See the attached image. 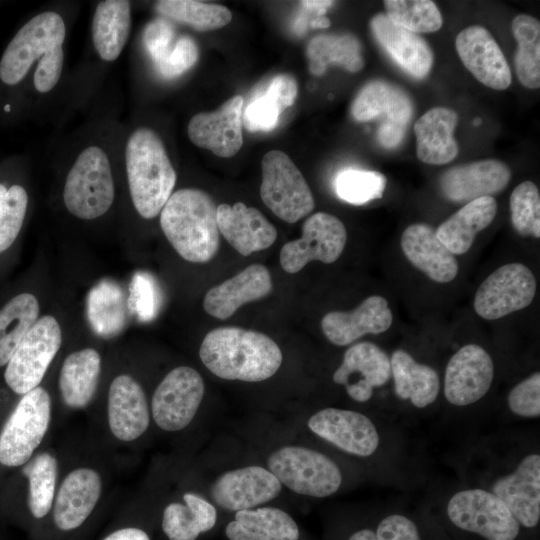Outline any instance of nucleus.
Instances as JSON below:
<instances>
[{
    "label": "nucleus",
    "instance_id": "nucleus-50",
    "mask_svg": "<svg viewBox=\"0 0 540 540\" xmlns=\"http://www.w3.org/2000/svg\"><path fill=\"white\" fill-rule=\"evenodd\" d=\"M63 62L62 46L55 47L41 57L33 77L34 86L38 92H49L55 87L62 73Z\"/></svg>",
    "mask_w": 540,
    "mask_h": 540
},
{
    "label": "nucleus",
    "instance_id": "nucleus-35",
    "mask_svg": "<svg viewBox=\"0 0 540 540\" xmlns=\"http://www.w3.org/2000/svg\"><path fill=\"white\" fill-rule=\"evenodd\" d=\"M130 29L129 1L99 2L92 20V40L99 57L104 61L116 60L128 40Z\"/></svg>",
    "mask_w": 540,
    "mask_h": 540
},
{
    "label": "nucleus",
    "instance_id": "nucleus-34",
    "mask_svg": "<svg viewBox=\"0 0 540 540\" xmlns=\"http://www.w3.org/2000/svg\"><path fill=\"white\" fill-rule=\"evenodd\" d=\"M101 373V357L93 348L69 354L59 374V390L65 405L83 409L96 392Z\"/></svg>",
    "mask_w": 540,
    "mask_h": 540
},
{
    "label": "nucleus",
    "instance_id": "nucleus-16",
    "mask_svg": "<svg viewBox=\"0 0 540 540\" xmlns=\"http://www.w3.org/2000/svg\"><path fill=\"white\" fill-rule=\"evenodd\" d=\"M495 367L490 354L480 345L466 344L449 359L444 374V396L456 407L482 399L490 390Z\"/></svg>",
    "mask_w": 540,
    "mask_h": 540
},
{
    "label": "nucleus",
    "instance_id": "nucleus-13",
    "mask_svg": "<svg viewBox=\"0 0 540 540\" xmlns=\"http://www.w3.org/2000/svg\"><path fill=\"white\" fill-rule=\"evenodd\" d=\"M536 280L521 263H508L493 271L478 287L474 309L485 320H496L531 304Z\"/></svg>",
    "mask_w": 540,
    "mask_h": 540
},
{
    "label": "nucleus",
    "instance_id": "nucleus-4",
    "mask_svg": "<svg viewBox=\"0 0 540 540\" xmlns=\"http://www.w3.org/2000/svg\"><path fill=\"white\" fill-rule=\"evenodd\" d=\"M114 197V180L107 154L98 146L85 148L66 177L63 200L67 210L80 219H96L109 210Z\"/></svg>",
    "mask_w": 540,
    "mask_h": 540
},
{
    "label": "nucleus",
    "instance_id": "nucleus-55",
    "mask_svg": "<svg viewBox=\"0 0 540 540\" xmlns=\"http://www.w3.org/2000/svg\"><path fill=\"white\" fill-rule=\"evenodd\" d=\"M101 540H151L149 534L140 527L127 526L115 529Z\"/></svg>",
    "mask_w": 540,
    "mask_h": 540
},
{
    "label": "nucleus",
    "instance_id": "nucleus-26",
    "mask_svg": "<svg viewBox=\"0 0 540 540\" xmlns=\"http://www.w3.org/2000/svg\"><path fill=\"white\" fill-rule=\"evenodd\" d=\"M108 424L121 441H132L148 428L150 415L141 385L131 376L121 374L111 382L108 403Z\"/></svg>",
    "mask_w": 540,
    "mask_h": 540
},
{
    "label": "nucleus",
    "instance_id": "nucleus-33",
    "mask_svg": "<svg viewBox=\"0 0 540 540\" xmlns=\"http://www.w3.org/2000/svg\"><path fill=\"white\" fill-rule=\"evenodd\" d=\"M225 534L229 540H298L300 536L295 520L275 507L236 511Z\"/></svg>",
    "mask_w": 540,
    "mask_h": 540
},
{
    "label": "nucleus",
    "instance_id": "nucleus-51",
    "mask_svg": "<svg viewBox=\"0 0 540 540\" xmlns=\"http://www.w3.org/2000/svg\"><path fill=\"white\" fill-rule=\"evenodd\" d=\"M174 37L175 31L169 22L156 19L149 23L144 32V42L155 64L163 60L172 50Z\"/></svg>",
    "mask_w": 540,
    "mask_h": 540
},
{
    "label": "nucleus",
    "instance_id": "nucleus-47",
    "mask_svg": "<svg viewBox=\"0 0 540 540\" xmlns=\"http://www.w3.org/2000/svg\"><path fill=\"white\" fill-rule=\"evenodd\" d=\"M28 195L20 185L9 188L0 183V253L17 238L26 215Z\"/></svg>",
    "mask_w": 540,
    "mask_h": 540
},
{
    "label": "nucleus",
    "instance_id": "nucleus-8",
    "mask_svg": "<svg viewBox=\"0 0 540 540\" xmlns=\"http://www.w3.org/2000/svg\"><path fill=\"white\" fill-rule=\"evenodd\" d=\"M482 487L500 498L519 524L534 528L540 520V455L527 451L511 465L488 471Z\"/></svg>",
    "mask_w": 540,
    "mask_h": 540
},
{
    "label": "nucleus",
    "instance_id": "nucleus-32",
    "mask_svg": "<svg viewBox=\"0 0 540 540\" xmlns=\"http://www.w3.org/2000/svg\"><path fill=\"white\" fill-rule=\"evenodd\" d=\"M497 213V202L485 196L466 203L435 230L438 239L454 255L466 253L476 235L487 228Z\"/></svg>",
    "mask_w": 540,
    "mask_h": 540
},
{
    "label": "nucleus",
    "instance_id": "nucleus-12",
    "mask_svg": "<svg viewBox=\"0 0 540 540\" xmlns=\"http://www.w3.org/2000/svg\"><path fill=\"white\" fill-rule=\"evenodd\" d=\"M346 240V228L340 219L317 212L304 221L301 238L284 244L280 264L291 274L299 272L310 261L331 264L342 254Z\"/></svg>",
    "mask_w": 540,
    "mask_h": 540
},
{
    "label": "nucleus",
    "instance_id": "nucleus-44",
    "mask_svg": "<svg viewBox=\"0 0 540 540\" xmlns=\"http://www.w3.org/2000/svg\"><path fill=\"white\" fill-rule=\"evenodd\" d=\"M385 14L396 25L414 33H432L443 25L437 5L430 0H385Z\"/></svg>",
    "mask_w": 540,
    "mask_h": 540
},
{
    "label": "nucleus",
    "instance_id": "nucleus-9",
    "mask_svg": "<svg viewBox=\"0 0 540 540\" xmlns=\"http://www.w3.org/2000/svg\"><path fill=\"white\" fill-rule=\"evenodd\" d=\"M260 196L280 219L295 223L315 207L314 197L304 176L280 150H270L262 158Z\"/></svg>",
    "mask_w": 540,
    "mask_h": 540
},
{
    "label": "nucleus",
    "instance_id": "nucleus-5",
    "mask_svg": "<svg viewBox=\"0 0 540 540\" xmlns=\"http://www.w3.org/2000/svg\"><path fill=\"white\" fill-rule=\"evenodd\" d=\"M51 399L43 387L22 395L0 430V465L26 464L41 444L50 424Z\"/></svg>",
    "mask_w": 540,
    "mask_h": 540
},
{
    "label": "nucleus",
    "instance_id": "nucleus-22",
    "mask_svg": "<svg viewBox=\"0 0 540 540\" xmlns=\"http://www.w3.org/2000/svg\"><path fill=\"white\" fill-rule=\"evenodd\" d=\"M102 491L101 477L91 468H77L62 481L52 506L54 527L69 533L82 527L94 511Z\"/></svg>",
    "mask_w": 540,
    "mask_h": 540
},
{
    "label": "nucleus",
    "instance_id": "nucleus-20",
    "mask_svg": "<svg viewBox=\"0 0 540 540\" xmlns=\"http://www.w3.org/2000/svg\"><path fill=\"white\" fill-rule=\"evenodd\" d=\"M282 484L261 466H247L220 475L211 487V497L229 511L253 509L276 498Z\"/></svg>",
    "mask_w": 540,
    "mask_h": 540
},
{
    "label": "nucleus",
    "instance_id": "nucleus-30",
    "mask_svg": "<svg viewBox=\"0 0 540 540\" xmlns=\"http://www.w3.org/2000/svg\"><path fill=\"white\" fill-rule=\"evenodd\" d=\"M458 114L448 107H434L424 113L414 124L416 154L420 161L443 165L458 155L454 130Z\"/></svg>",
    "mask_w": 540,
    "mask_h": 540
},
{
    "label": "nucleus",
    "instance_id": "nucleus-48",
    "mask_svg": "<svg viewBox=\"0 0 540 540\" xmlns=\"http://www.w3.org/2000/svg\"><path fill=\"white\" fill-rule=\"evenodd\" d=\"M507 405L512 414L528 419L540 417V373L534 372L509 391Z\"/></svg>",
    "mask_w": 540,
    "mask_h": 540
},
{
    "label": "nucleus",
    "instance_id": "nucleus-7",
    "mask_svg": "<svg viewBox=\"0 0 540 540\" xmlns=\"http://www.w3.org/2000/svg\"><path fill=\"white\" fill-rule=\"evenodd\" d=\"M446 514L460 530L485 540H515L520 524L506 504L480 487L455 491L447 501Z\"/></svg>",
    "mask_w": 540,
    "mask_h": 540
},
{
    "label": "nucleus",
    "instance_id": "nucleus-2",
    "mask_svg": "<svg viewBox=\"0 0 540 540\" xmlns=\"http://www.w3.org/2000/svg\"><path fill=\"white\" fill-rule=\"evenodd\" d=\"M216 210L211 196L194 188L175 191L162 208V231L186 261L206 263L218 252L220 232Z\"/></svg>",
    "mask_w": 540,
    "mask_h": 540
},
{
    "label": "nucleus",
    "instance_id": "nucleus-23",
    "mask_svg": "<svg viewBox=\"0 0 540 540\" xmlns=\"http://www.w3.org/2000/svg\"><path fill=\"white\" fill-rule=\"evenodd\" d=\"M393 322L387 300L379 295L366 298L352 311H332L321 321V328L334 345L346 346L366 334L387 331Z\"/></svg>",
    "mask_w": 540,
    "mask_h": 540
},
{
    "label": "nucleus",
    "instance_id": "nucleus-38",
    "mask_svg": "<svg viewBox=\"0 0 540 540\" xmlns=\"http://www.w3.org/2000/svg\"><path fill=\"white\" fill-rule=\"evenodd\" d=\"M128 309L124 292L110 280L101 281L88 295V319L93 330L104 338H112L124 329Z\"/></svg>",
    "mask_w": 540,
    "mask_h": 540
},
{
    "label": "nucleus",
    "instance_id": "nucleus-40",
    "mask_svg": "<svg viewBox=\"0 0 540 540\" xmlns=\"http://www.w3.org/2000/svg\"><path fill=\"white\" fill-rule=\"evenodd\" d=\"M38 316V300L30 293L15 296L0 310V367L6 366Z\"/></svg>",
    "mask_w": 540,
    "mask_h": 540
},
{
    "label": "nucleus",
    "instance_id": "nucleus-39",
    "mask_svg": "<svg viewBox=\"0 0 540 540\" xmlns=\"http://www.w3.org/2000/svg\"><path fill=\"white\" fill-rule=\"evenodd\" d=\"M309 70L322 75L329 64L336 63L348 72H358L364 66L359 40L352 34H322L307 45Z\"/></svg>",
    "mask_w": 540,
    "mask_h": 540
},
{
    "label": "nucleus",
    "instance_id": "nucleus-57",
    "mask_svg": "<svg viewBox=\"0 0 540 540\" xmlns=\"http://www.w3.org/2000/svg\"><path fill=\"white\" fill-rule=\"evenodd\" d=\"M348 540H376L375 532L368 528L354 532Z\"/></svg>",
    "mask_w": 540,
    "mask_h": 540
},
{
    "label": "nucleus",
    "instance_id": "nucleus-54",
    "mask_svg": "<svg viewBox=\"0 0 540 540\" xmlns=\"http://www.w3.org/2000/svg\"><path fill=\"white\" fill-rule=\"evenodd\" d=\"M405 133V127L392 123H382L377 131V140L384 148L391 149L401 143Z\"/></svg>",
    "mask_w": 540,
    "mask_h": 540
},
{
    "label": "nucleus",
    "instance_id": "nucleus-29",
    "mask_svg": "<svg viewBox=\"0 0 540 540\" xmlns=\"http://www.w3.org/2000/svg\"><path fill=\"white\" fill-rule=\"evenodd\" d=\"M385 114L383 123L407 128L414 114L410 95L401 86L384 79L367 82L357 93L351 105V115L365 122Z\"/></svg>",
    "mask_w": 540,
    "mask_h": 540
},
{
    "label": "nucleus",
    "instance_id": "nucleus-58",
    "mask_svg": "<svg viewBox=\"0 0 540 540\" xmlns=\"http://www.w3.org/2000/svg\"><path fill=\"white\" fill-rule=\"evenodd\" d=\"M329 25H330L329 19L323 16H320L311 22V26L313 28H326Z\"/></svg>",
    "mask_w": 540,
    "mask_h": 540
},
{
    "label": "nucleus",
    "instance_id": "nucleus-45",
    "mask_svg": "<svg viewBox=\"0 0 540 540\" xmlns=\"http://www.w3.org/2000/svg\"><path fill=\"white\" fill-rule=\"evenodd\" d=\"M386 183V177L380 172L346 169L337 174L334 186L340 199L354 205H362L381 198Z\"/></svg>",
    "mask_w": 540,
    "mask_h": 540
},
{
    "label": "nucleus",
    "instance_id": "nucleus-49",
    "mask_svg": "<svg viewBox=\"0 0 540 540\" xmlns=\"http://www.w3.org/2000/svg\"><path fill=\"white\" fill-rule=\"evenodd\" d=\"M198 47L187 35L179 37L168 55L156 63L158 72L165 78H174L190 69L198 59Z\"/></svg>",
    "mask_w": 540,
    "mask_h": 540
},
{
    "label": "nucleus",
    "instance_id": "nucleus-43",
    "mask_svg": "<svg viewBox=\"0 0 540 540\" xmlns=\"http://www.w3.org/2000/svg\"><path fill=\"white\" fill-rule=\"evenodd\" d=\"M156 11L171 20L191 26L197 31L222 28L232 19L230 10L219 4L194 0H161Z\"/></svg>",
    "mask_w": 540,
    "mask_h": 540
},
{
    "label": "nucleus",
    "instance_id": "nucleus-37",
    "mask_svg": "<svg viewBox=\"0 0 540 540\" xmlns=\"http://www.w3.org/2000/svg\"><path fill=\"white\" fill-rule=\"evenodd\" d=\"M296 80L288 74L270 79L262 94L247 104L243 124L250 132L270 131L276 127L281 113L291 106L297 96Z\"/></svg>",
    "mask_w": 540,
    "mask_h": 540
},
{
    "label": "nucleus",
    "instance_id": "nucleus-21",
    "mask_svg": "<svg viewBox=\"0 0 540 540\" xmlns=\"http://www.w3.org/2000/svg\"><path fill=\"white\" fill-rule=\"evenodd\" d=\"M511 170L502 161L484 159L453 166L439 178V189L452 202H470L502 191L510 182Z\"/></svg>",
    "mask_w": 540,
    "mask_h": 540
},
{
    "label": "nucleus",
    "instance_id": "nucleus-36",
    "mask_svg": "<svg viewBox=\"0 0 540 540\" xmlns=\"http://www.w3.org/2000/svg\"><path fill=\"white\" fill-rule=\"evenodd\" d=\"M184 504H168L162 514L161 528L168 540H196L211 530L217 520L215 507L194 494L183 495Z\"/></svg>",
    "mask_w": 540,
    "mask_h": 540
},
{
    "label": "nucleus",
    "instance_id": "nucleus-52",
    "mask_svg": "<svg viewBox=\"0 0 540 540\" xmlns=\"http://www.w3.org/2000/svg\"><path fill=\"white\" fill-rule=\"evenodd\" d=\"M155 298L154 286L150 278L142 273L135 275L130 286L129 309L136 312L139 318L148 320L155 313Z\"/></svg>",
    "mask_w": 540,
    "mask_h": 540
},
{
    "label": "nucleus",
    "instance_id": "nucleus-17",
    "mask_svg": "<svg viewBox=\"0 0 540 540\" xmlns=\"http://www.w3.org/2000/svg\"><path fill=\"white\" fill-rule=\"evenodd\" d=\"M390 378V356L371 342L350 346L333 373L334 383L344 386L348 396L359 403L369 401L374 389L387 384Z\"/></svg>",
    "mask_w": 540,
    "mask_h": 540
},
{
    "label": "nucleus",
    "instance_id": "nucleus-14",
    "mask_svg": "<svg viewBox=\"0 0 540 540\" xmlns=\"http://www.w3.org/2000/svg\"><path fill=\"white\" fill-rule=\"evenodd\" d=\"M205 392L201 375L189 366L171 370L157 386L151 401L152 417L161 429L179 431L196 415Z\"/></svg>",
    "mask_w": 540,
    "mask_h": 540
},
{
    "label": "nucleus",
    "instance_id": "nucleus-53",
    "mask_svg": "<svg viewBox=\"0 0 540 540\" xmlns=\"http://www.w3.org/2000/svg\"><path fill=\"white\" fill-rule=\"evenodd\" d=\"M375 536L376 540H421L415 522L399 513L384 517L376 528Z\"/></svg>",
    "mask_w": 540,
    "mask_h": 540
},
{
    "label": "nucleus",
    "instance_id": "nucleus-15",
    "mask_svg": "<svg viewBox=\"0 0 540 540\" xmlns=\"http://www.w3.org/2000/svg\"><path fill=\"white\" fill-rule=\"evenodd\" d=\"M309 429L318 437L350 455L370 457L381 445L376 424L354 410L327 407L308 420Z\"/></svg>",
    "mask_w": 540,
    "mask_h": 540
},
{
    "label": "nucleus",
    "instance_id": "nucleus-10",
    "mask_svg": "<svg viewBox=\"0 0 540 540\" xmlns=\"http://www.w3.org/2000/svg\"><path fill=\"white\" fill-rule=\"evenodd\" d=\"M61 342L58 321L50 315L39 318L6 364L4 379L7 386L21 396L38 387Z\"/></svg>",
    "mask_w": 540,
    "mask_h": 540
},
{
    "label": "nucleus",
    "instance_id": "nucleus-3",
    "mask_svg": "<svg viewBox=\"0 0 540 540\" xmlns=\"http://www.w3.org/2000/svg\"><path fill=\"white\" fill-rule=\"evenodd\" d=\"M131 199L145 219L156 217L172 195L176 172L158 134L147 127L134 130L125 149Z\"/></svg>",
    "mask_w": 540,
    "mask_h": 540
},
{
    "label": "nucleus",
    "instance_id": "nucleus-19",
    "mask_svg": "<svg viewBox=\"0 0 540 540\" xmlns=\"http://www.w3.org/2000/svg\"><path fill=\"white\" fill-rule=\"evenodd\" d=\"M243 104V97L235 95L213 112L195 114L187 127L190 141L216 156H234L243 145Z\"/></svg>",
    "mask_w": 540,
    "mask_h": 540
},
{
    "label": "nucleus",
    "instance_id": "nucleus-6",
    "mask_svg": "<svg viewBox=\"0 0 540 540\" xmlns=\"http://www.w3.org/2000/svg\"><path fill=\"white\" fill-rule=\"evenodd\" d=\"M268 470L290 490L315 498L335 494L341 487L340 468L327 455L302 446H285L273 452Z\"/></svg>",
    "mask_w": 540,
    "mask_h": 540
},
{
    "label": "nucleus",
    "instance_id": "nucleus-24",
    "mask_svg": "<svg viewBox=\"0 0 540 540\" xmlns=\"http://www.w3.org/2000/svg\"><path fill=\"white\" fill-rule=\"evenodd\" d=\"M370 28L379 45L406 73L416 79L430 73L433 51L422 36L394 24L385 13L373 16Z\"/></svg>",
    "mask_w": 540,
    "mask_h": 540
},
{
    "label": "nucleus",
    "instance_id": "nucleus-11",
    "mask_svg": "<svg viewBox=\"0 0 540 540\" xmlns=\"http://www.w3.org/2000/svg\"><path fill=\"white\" fill-rule=\"evenodd\" d=\"M66 26L56 12H42L26 22L12 38L0 60V79L7 85L19 83L36 59L63 46Z\"/></svg>",
    "mask_w": 540,
    "mask_h": 540
},
{
    "label": "nucleus",
    "instance_id": "nucleus-1",
    "mask_svg": "<svg viewBox=\"0 0 540 540\" xmlns=\"http://www.w3.org/2000/svg\"><path fill=\"white\" fill-rule=\"evenodd\" d=\"M199 356L215 376L245 382L272 377L283 360L281 349L273 339L239 327H220L207 333Z\"/></svg>",
    "mask_w": 540,
    "mask_h": 540
},
{
    "label": "nucleus",
    "instance_id": "nucleus-25",
    "mask_svg": "<svg viewBox=\"0 0 540 540\" xmlns=\"http://www.w3.org/2000/svg\"><path fill=\"white\" fill-rule=\"evenodd\" d=\"M216 218L219 232L243 256L267 249L277 238V230L267 218L242 202L219 205Z\"/></svg>",
    "mask_w": 540,
    "mask_h": 540
},
{
    "label": "nucleus",
    "instance_id": "nucleus-41",
    "mask_svg": "<svg viewBox=\"0 0 540 540\" xmlns=\"http://www.w3.org/2000/svg\"><path fill=\"white\" fill-rule=\"evenodd\" d=\"M517 41L514 65L520 83L528 89L540 87V23L528 14L517 15L511 23Z\"/></svg>",
    "mask_w": 540,
    "mask_h": 540
},
{
    "label": "nucleus",
    "instance_id": "nucleus-31",
    "mask_svg": "<svg viewBox=\"0 0 540 540\" xmlns=\"http://www.w3.org/2000/svg\"><path fill=\"white\" fill-rule=\"evenodd\" d=\"M391 377L396 396L424 409L432 405L440 393V378L435 369L416 361L403 349L390 356Z\"/></svg>",
    "mask_w": 540,
    "mask_h": 540
},
{
    "label": "nucleus",
    "instance_id": "nucleus-27",
    "mask_svg": "<svg viewBox=\"0 0 540 540\" xmlns=\"http://www.w3.org/2000/svg\"><path fill=\"white\" fill-rule=\"evenodd\" d=\"M272 291L268 269L252 264L232 278L212 287L203 300L204 310L211 316L225 320L243 304L261 299Z\"/></svg>",
    "mask_w": 540,
    "mask_h": 540
},
{
    "label": "nucleus",
    "instance_id": "nucleus-18",
    "mask_svg": "<svg viewBox=\"0 0 540 540\" xmlns=\"http://www.w3.org/2000/svg\"><path fill=\"white\" fill-rule=\"evenodd\" d=\"M455 48L463 65L483 85L494 90H505L510 86V66L485 27L473 25L461 30L456 36Z\"/></svg>",
    "mask_w": 540,
    "mask_h": 540
},
{
    "label": "nucleus",
    "instance_id": "nucleus-42",
    "mask_svg": "<svg viewBox=\"0 0 540 540\" xmlns=\"http://www.w3.org/2000/svg\"><path fill=\"white\" fill-rule=\"evenodd\" d=\"M58 473L56 458L43 452L23 465L22 474L28 481L27 506L36 520L44 519L52 510Z\"/></svg>",
    "mask_w": 540,
    "mask_h": 540
},
{
    "label": "nucleus",
    "instance_id": "nucleus-46",
    "mask_svg": "<svg viewBox=\"0 0 540 540\" xmlns=\"http://www.w3.org/2000/svg\"><path fill=\"white\" fill-rule=\"evenodd\" d=\"M511 222L522 236L540 237V194L537 186L529 180L517 185L511 193Z\"/></svg>",
    "mask_w": 540,
    "mask_h": 540
},
{
    "label": "nucleus",
    "instance_id": "nucleus-28",
    "mask_svg": "<svg viewBox=\"0 0 540 540\" xmlns=\"http://www.w3.org/2000/svg\"><path fill=\"white\" fill-rule=\"evenodd\" d=\"M406 258L431 280L451 282L458 273L455 255L438 239L435 230L425 223L408 226L401 236Z\"/></svg>",
    "mask_w": 540,
    "mask_h": 540
},
{
    "label": "nucleus",
    "instance_id": "nucleus-56",
    "mask_svg": "<svg viewBox=\"0 0 540 540\" xmlns=\"http://www.w3.org/2000/svg\"><path fill=\"white\" fill-rule=\"evenodd\" d=\"M333 1H302V5L308 9L314 10L320 14H323L326 9L331 6Z\"/></svg>",
    "mask_w": 540,
    "mask_h": 540
}]
</instances>
